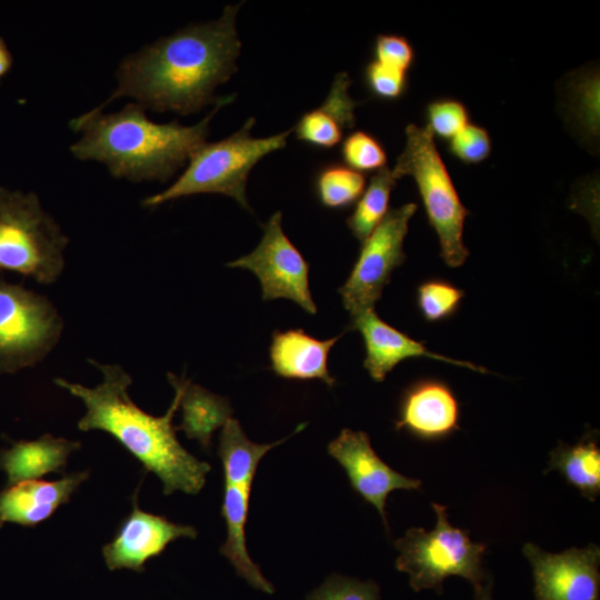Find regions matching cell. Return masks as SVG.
<instances>
[{
	"label": "cell",
	"instance_id": "484cf974",
	"mask_svg": "<svg viewBox=\"0 0 600 600\" xmlns=\"http://www.w3.org/2000/svg\"><path fill=\"white\" fill-rule=\"evenodd\" d=\"M464 297L463 290L444 280H428L417 290V304L429 322L452 316Z\"/></svg>",
	"mask_w": 600,
	"mask_h": 600
},
{
	"label": "cell",
	"instance_id": "44dd1931",
	"mask_svg": "<svg viewBox=\"0 0 600 600\" xmlns=\"http://www.w3.org/2000/svg\"><path fill=\"white\" fill-rule=\"evenodd\" d=\"M250 489L224 484L221 514L227 524V540L219 551L227 557L239 577L250 586L267 593H273L274 587L263 577L246 546V523L248 519Z\"/></svg>",
	"mask_w": 600,
	"mask_h": 600
},
{
	"label": "cell",
	"instance_id": "3957f363",
	"mask_svg": "<svg viewBox=\"0 0 600 600\" xmlns=\"http://www.w3.org/2000/svg\"><path fill=\"white\" fill-rule=\"evenodd\" d=\"M234 97L218 98L212 111L193 126L153 122L138 103L113 113L90 110L70 121V128L81 133L70 151L79 160L106 164L117 179L166 182L206 142L213 116Z\"/></svg>",
	"mask_w": 600,
	"mask_h": 600
},
{
	"label": "cell",
	"instance_id": "4fadbf2b",
	"mask_svg": "<svg viewBox=\"0 0 600 600\" xmlns=\"http://www.w3.org/2000/svg\"><path fill=\"white\" fill-rule=\"evenodd\" d=\"M136 491L132 511L121 522L113 539L102 547V556L109 570L128 569L143 572L146 562L162 553L166 547L179 538H197L192 526L178 524L167 518L140 509Z\"/></svg>",
	"mask_w": 600,
	"mask_h": 600
},
{
	"label": "cell",
	"instance_id": "1f68e13d",
	"mask_svg": "<svg viewBox=\"0 0 600 600\" xmlns=\"http://www.w3.org/2000/svg\"><path fill=\"white\" fill-rule=\"evenodd\" d=\"M374 57L381 64L407 72L413 62L414 53L406 38L379 34L374 42Z\"/></svg>",
	"mask_w": 600,
	"mask_h": 600
},
{
	"label": "cell",
	"instance_id": "5bb4252c",
	"mask_svg": "<svg viewBox=\"0 0 600 600\" xmlns=\"http://www.w3.org/2000/svg\"><path fill=\"white\" fill-rule=\"evenodd\" d=\"M351 329L358 330L364 341L363 367L370 377L381 382L398 363L407 358L428 357L473 371L487 373V369L468 361H460L429 351L421 342L381 320L374 309H367L351 317Z\"/></svg>",
	"mask_w": 600,
	"mask_h": 600
},
{
	"label": "cell",
	"instance_id": "8fae6325",
	"mask_svg": "<svg viewBox=\"0 0 600 600\" xmlns=\"http://www.w3.org/2000/svg\"><path fill=\"white\" fill-rule=\"evenodd\" d=\"M523 554L532 567L536 600H600L598 546L550 553L528 542Z\"/></svg>",
	"mask_w": 600,
	"mask_h": 600
},
{
	"label": "cell",
	"instance_id": "7402d4cb",
	"mask_svg": "<svg viewBox=\"0 0 600 600\" xmlns=\"http://www.w3.org/2000/svg\"><path fill=\"white\" fill-rule=\"evenodd\" d=\"M290 436L272 443H256L248 439L239 421L230 418L219 436L218 456L221 459L224 484L251 490L257 468L264 454Z\"/></svg>",
	"mask_w": 600,
	"mask_h": 600
},
{
	"label": "cell",
	"instance_id": "277c9868",
	"mask_svg": "<svg viewBox=\"0 0 600 600\" xmlns=\"http://www.w3.org/2000/svg\"><path fill=\"white\" fill-rule=\"evenodd\" d=\"M256 123L249 118L231 136L217 142L202 143L190 157L187 168L163 191L142 200V206L153 208L182 197L200 193H219L233 198L251 211L246 186L251 169L268 153L282 149L292 129L268 138H253L250 132Z\"/></svg>",
	"mask_w": 600,
	"mask_h": 600
},
{
	"label": "cell",
	"instance_id": "7c38bea8",
	"mask_svg": "<svg viewBox=\"0 0 600 600\" xmlns=\"http://www.w3.org/2000/svg\"><path fill=\"white\" fill-rule=\"evenodd\" d=\"M328 453L344 469L352 489L380 513L389 531L386 517V500L393 490H419L422 482L408 478L378 457L369 436L363 431L343 429L328 444Z\"/></svg>",
	"mask_w": 600,
	"mask_h": 600
},
{
	"label": "cell",
	"instance_id": "ba28073f",
	"mask_svg": "<svg viewBox=\"0 0 600 600\" xmlns=\"http://www.w3.org/2000/svg\"><path fill=\"white\" fill-rule=\"evenodd\" d=\"M64 324L46 296L0 280V374L43 361L58 344Z\"/></svg>",
	"mask_w": 600,
	"mask_h": 600
},
{
	"label": "cell",
	"instance_id": "ac0fdd59",
	"mask_svg": "<svg viewBox=\"0 0 600 600\" xmlns=\"http://www.w3.org/2000/svg\"><path fill=\"white\" fill-rule=\"evenodd\" d=\"M351 80L348 73L336 76L322 104L306 112L294 127L298 140L312 147L330 149L337 146L343 131L354 126V109L358 104L350 94Z\"/></svg>",
	"mask_w": 600,
	"mask_h": 600
},
{
	"label": "cell",
	"instance_id": "cb8c5ba5",
	"mask_svg": "<svg viewBox=\"0 0 600 600\" xmlns=\"http://www.w3.org/2000/svg\"><path fill=\"white\" fill-rule=\"evenodd\" d=\"M396 182L397 179L388 167L372 176L354 211L347 219L348 228L359 241L363 242L388 213L390 194Z\"/></svg>",
	"mask_w": 600,
	"mask_h": 600
},
{
	"label": "cell",
	"instance_id": "f1b7e54d",
	"mask_svg": "<svg viewBox=\"0 0 600 600\" xmlns=\"http://www.w3.org/2000/svg\"><path fill=\"white\" fill-rule=\"evenodd\" d=\"M428 127L440 138L452 139L469 122L466 107L457 100H438L428 106Z\"/></svg>",
	"mask_w": 600,
	"mask_h": 600
},
{
	"label": "cell",
	"instance_id": "6da1fadb",
	"mask_svg": "<svg viewBox=\"0 0 600 600\" xmlns=\"http://www.w3.org/2000/svg\"><path fill=\"white\" fill-rule=\"evenodd\" d=\"M239 8L228 4L219 19L190 24L123 58L116 89L91 111L123 97L143 109L184 116L216 103V88L237 71Z\"/></svg>",
	"mask_w": 600,
	"mask_h": 600
},
{
	"label": "cell",
	"instance_id": "8992f818",
	"mask_svg": "<svg viewBox=\"0 0 600 600\" xmlns=\"http://www.w3.org/2000/svg\"><path fill=\"white\" fill-rule=\"evenodd\" d=\"M406 136V146L391 169L392 176L397 180L404 176L414 179L429 223L439 237L443 261L451 268L460 267L469 256L463 227L470 212L459 198L430 128L409 124Z\"/></svg>",
	"mask_w": 600,
	"mask_h": 600
},
{
	"label": "cell",
	"instance_id": "52a82bcc",
	"mask_svg": "<svg viewBox=\"0 0 600 600\" xmlns=\"http://www.w3.org/2000/svg\"><path fill=\"white\" fill-rule=\"evenodd\" d=\"M437 514L434 529H409L403 538L396 540L399 551L396 567L409 576L414 591L433 589L442 593L443 581L451 576L467 579L480 589L489 579L482 567L483 543L473 542L467 531L452 527L448 521L447 507L432 503Z\"/></svg>",
	"mask_w": 600,
	"mask_h": 600
},
{
	"label": "cell",
	"instance_id": "30bf717a",
	"mask_svg": "<svg viewBox=\"0 0 600 600\" xmlns=\"http://www.w3.org/2000/svg\"><path fill=\"white\" fill-rule=\"evenodd\" d=\"M281 221L282 213H273L263 226V237L256 249L227 266L252 271L260 281L263 300L289 299L316 314L309 264L283 232Z\"/></svg>",
	"mask_w": 600,
	"mask_h": 600
},
{
	"label": "cell",
	"instance_id": "5b68a950",
	"mask_svg": "<svg viewBox=\"0 0 600 600\" xmlns=\"http://www.w3.org/2000/svg\"><path fill=\"white\" fill-rule=\"evenodd\" d=\"M69 238L34 192L0 186V270L52 284L66 266Z\"/></svg>",
	"mask_w": 600,
	"mask_h": 600
},
{
	"label": "cell",
	"instance_id": "e0dca14e",
	"mask_svg": "<svg viewBox=\"0 0 600 600\" xmlns=\"http://www.w3.org/2000/svg\"><path fill=\"white\" fill-rule=\"evenodd\" d=\"M340 337L318 340L302 329L274 331L269 349L271 368L286 379H319L333 387L336 380L328 369V356Z\"/></svg>",
	"mask_w": 600,
	"mask_h": 600
},
{
	"label": "cell",
	"instance_id": "d6a6232c",
	"mask_svg": "<svg viewBox=\"0 0 600 600\" xmlns=\"http://www.w3.org/2000/svg\"><path fill=\"white\" fill-rule=\"evenodd\" d=\"M13 64V56L6 42V40L0 37V79L6 77L11 70Z\"/></svg>",
	"mask_w": 600,
	"mask_h": 600
},
{
	"label": "cell",
	"instance_id": "ffe728a7",
	"mask_svg": "<svg viewBox=\"0 0 600 600\" xmlns=\"http://www.w3.org/2000/svg\"><path fill=\"white\" fill-rule=\"evenodd\" d=\"M167 377L170 383L179 387L181 393L179 408L182 410V421L176 430L183 431L187 438L197 440L208 451L213 432L231 418L233 410L229 399L191 382L184 376L169 372Z\"/></svg>",
	"mask_w": 600,
	"mask_h": 600
},
{
	"label": "cell",
	"instance_id": "4316f807",
	"mask_svg": "<svg viewBox=\"0 0 600 600\" xmlns=\"http://www.w3.org/2000/svg\"><path fill=\"white\" fill-rule=\"evenodd\" d=\"M341 157L347 167L358 172L378 171L387 163V153L382 144L364 131H354L344 139Z\"/></svg>",
	"mask_w": 600,
	"mask_h": 600
},
{
	"label": "cell",
	"instance_id": "83f0119b",
	"mask_svg": "<svg viewBox=\"0 0 600 600\" xmlns=\"http://www.w3.org/2000/svg\"><path fill=\"white\" fill-rule=\"evenodd\" d=\"M379 587L372 580L361 582L341 576H331L306 600H379Z\"/></svg>",
	"mask_w": 600,
	"mask_h": 600
},
{
	"label": "cell",
	"instance_id": "9a60e30c",
	"mask_svg": "<svg viewBox=\"0 0 600 600\" xmlns=\"http://www.w3.org/2000/svg\"><path fill=\"white\" fill-rule=\"evenodd\" d=\"M459 402L444 382L420 380L404 391L396 429L421 440H440L459 429Z\"/></svg>",
	"mask_w": 600,
	"mask_h": 600
},
{
	"label": "cell",
	"instance_id": "f546056e",
	"mask_svg": "<svg viewBox=\"0 0 600 600\" xmlns=\"http://www.w3.org/2000/svg\"><path fill=\"white\" fill-rule=\"evenodd\" d=\"M449 150L464 163H478L490 154L491 140L484 128L468 123L450 139Z\"/></svg>",
	"mask_w": 600,
	"mask_h": 600
},
{
	"label": "cell",
	"instance_id": "603a6c76",
	"mask_svg": "<svg viewBox=\"0 0 600 600\" xmlns=\"http://www.w3.org/2000/svg\"><path fill=\"white\" fill-rule=\"evenodd\" d=\"M550 470H558L568 483L590 501L600 493V448L593 433L574 444L561 442L550 452Z\"/></svg>",
	"mask_w": 600,
	"mask_h": 600
},
{
	"label": "cell",
	"instance_id": "4dcf8cb0",
	"mask_svg": "<svg viewBox=\"0 0 600 600\" xmlns=\"http://www.w3.org/2000/svg\"><path fill=\"white\" fill-rule=\"evenodd\" d=\"M364 74L369 90L380 99H398L406 90V72L381 64L376 60L368 63Z\"/></svg>",
	"mask_w": 600,
	"mask_h": 600
},
{
	"label": "cell",
	"instance_id": "7a4b0ae2",
	"mask_svg": "<svg viewBox=\"0 0 600 600\" xmlns=\"http://www.w3.org/2000/svg\"><path fill=\"white\" fill-rule=\"evenodd\" d=\"M102 374V381L93 388L54 378L53 382L82 401L86 412L78 421L81 431L101 430L123 446L147 471L153 472L162 482L163 494L174 491L197 494L206 483L211 470L209 463L187 451L176 434L172 419L180 406V389L174 390L168 411L156 417L139 408L129 394L131 376L117 363L89 360Z\"/></svg>",
	"mask_w": 600,
	"mask_h": 600
},
{
	"label": "cell",
	"instance_id": "836d02e7",
	"mask_svg": "<svg viewBox=\"0 0 600 600\" xmlns=\"http://www.w3.org/2000/svg\"><path fill=\"white\" fill-rule=\"evenodd\" d=\"M476 600H492L491 580H488L480 589L476 590Z\"/></svg>",
	"mask_w": 600,
	"mask_h": 600
},
{
	"label": "cell",
	"instance_id": "2e32d148",
	"mask_svg": "<svg viewBox=\"0 0 600 600\" xmlns=\"http://www.w3.org/2000/svg\"><path fill=\"white\" fill-rule=\"evenodd\" d=\"M89 478V471L64 474L57 481L26 480L0 491V528L4 523L34 527L49 519Z\"/></svg>",
	"mask_w": 600,
	"mask_h": 600
},
{
	"label": "cell",
	"instance_id": "d4e9b609",
	"mask_svg": "<svg viewBox=\"0 0 600 600\" xmlns=\"http://www.w3.org/2000/svg\"><path fill=\"white\" fill-rule=\"evenodd\" d=\"M366 178L344 164L329 163L317 173L314 189L320 203L329 209L353 204L363 193Z\"/></svg>",
	"mask_w": 600,
	"mask_h": 600
},
{
	"label": "cell",
	"instance_id": "9c48e42d",
	"mask_svg": "<svg viewBox=\"0 0 600 600\" xmlns=\"http://www.w3.org/2000/svg\"><path fill=\"white\" fill-rule=\"evenodd\" d=\"M416 203H406L388 211L383 220L362 242L354 267L339 293L344 308L353 317L374 309L393 270L406 260L403 241Z\"/></svg>",
	"mask_w": 600,
	"mask_h": 600
},
{
	"label": "cell",
	"instance_id": "d6986e66",
	"mask_svg": "<svg viewBox=\"0 0 600 600\" xmlns=\"http://www.w3.org/2000/svg\"><path fill=\"white\" fill-rule=\"evenodd\" d=\"M81 443L46 433L32 441L13 442L9 449L0 450V470L8 477V483L16 484L34 480L56 472H63L69 456L79 450Z\"/></svg>",
	"mask_w": 600,
	"mask_h": 600
}]
</instances>
